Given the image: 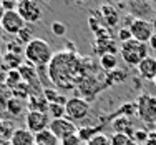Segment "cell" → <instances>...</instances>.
<instances>
[{
	"mask_svg": "<svg viewBox=\"0 0 156 145\" xmlns=\"http://www.w3.org/2000/svg\"><path fill=\"white\" fill-rule=\"evenodd\" d=\"M23 57L28 64H32L33 67H48L50 62L53 60L55 54L51 50L50 43L43 39H33L27 47H25Z\"/></svg>",
	"mask_w": 156,
	"mask_h": 145,
	"instance_id": "7a4b0ae2",
	"label": "cell"
},
{
	"mask_svg": "<svg viewBox=\"0 0 156 145\" xmlns=\"http://www.w3.org/2000/svg\"><path fill=\"white\" fill-rule=\"evenodd\" d=\"M80 70L81 69L78 65V57L75 55V52H60L50 62L48 75H50L51 84L62 88H72L75 82H78L76 79H80L76 75Z\"/></svg>",
	"mask_w": 156,
	"mask_h": 145,
	"instance_id": "6da1fadb",
	"label": "cell"
},
{
	"mask_svg": "<svg viewBox=\"0 0 156 145\" xmlns=\"http://www.w3.org/2000/svg\"><path fill=\"white\" fill-rule=\"evenodd\" d=\"M18 15L25 20V24H37L42 20V9L33 0H22L17 7Z\"/></svg>",
	"mask_w": 156,
	"mask_h": 145,
	"instance_id": "52a82bcc",
	"label": "cell"
},
{
	"mask_svg": "<svg viewBox=\"0 0 156 145\" xmlns=\"http://www.w3.org/2000/svg\"><path fill=\"white\" fill-rule=\"evenodd\" d=\"M15 125H13L12 120H0V139H7L10 140L15 132Z\"/></svg>",
	"mask_w": 156,
	"mask_h": 145,
	"instance_id": "44dd1931",
	"label": "cell"
},
{
	"mask_svg": "<svg viewBox=\"0 0 156 145\" xmlns=\"http://www.w3.org/2000/svg\"><path fill=\"white\" fill-rule=\"evenodd\" d=\"M98 133H101V128L100 127H81V128H78L76 135L83 143H88L95 135H98Z\"/></svg>",
	"mask_w": 156,
	"mask_h": 145,
	"instance_id": "ffe728a7",
	"label": "cell"
},
{
	"mask_svg": "<svg viewBox=\"0 0 156 145\" xmlns=\"http://www.w3.org/2000/svg\"><path fill=\"white\" fill-rule=\"evenodd\" d=\"M3 13H5V10H3V7H2V2H0V20H2Z\"/></svg>",
	"mask_w": 156,
	"mask_h": 145,
	"instance_id": "74e56055",
	"label": "cell"
},
{
	"mask_svg": "<svg viewBox=\"0 0 156 145\" xmlns=\"http://www.w3.org/2000/svg\"><path fill=\"white\" fill-rule=\"evenodd\" d=\"M33 39H35V37H33V33H32V28H30V27L22 28V30L18 32V35H17V42L20 43L22 47H27Z\"/></svg>",
	"mask_w": 156,
	"mask_h": 145,
	"instance_id": "7402d4cb",
	"label": "cell"
},
{
	"mask_svg": "<svg viewBox=\"0 0 156 145\" xmlns=\"http://www.w3.org/2000/svg\"><path fill=\"white\" fill-rule=\"evenodd\" d=\"M51 130V133H53L55 137H57L58 140H62L63 139H66V137H70V135H75V133L78 132V128H76V125H75V122H72V120H68V118H57V120H51L50 122V127H48Z\"/></svg>",
	"mask_w": 156,
	"mask_h": 145,
	"instance_id": "30bf717a",
	"label": "cell"
},
{
	"mask_svg": "<svg viewBox=\"0 0 156 145\" xmlns=\"http://www.w3.org/2000/svg\"><path fill=\"white\" fill-rule=\"evenodd\" d=\"M50 115L42 112H27L25 115V128H28L32 133H40L50 127Z\"/></svg>",
	"mask_w": 156,
	"mask_h": 145,
	"instance_id": "9c48e42d",
	"label": "cell"
},
{
	"mask_svg": "<svg viewBox=\"0 0 156 145\" xmlns=\"http://www.w3.org/2000/svg\"><path fill=\"white\" fill-rule=\"evenodd\" d=\"M151 24H153V32L156 33V18H154V20H153V22H151Z\"/></svg>",
	"mask_w": 156,
	"mask_h": 145,
	"instance_id": "f35d334b",
	"label": "cell"
},
{
	"mask_svg": "<svg viewBox=\"0 0 156 145\" xmlns=\"http://www.w3.org/2000/svg\"><path fill=\"white\" fill-rule=\"evenodd\" d=\"M28 112H42V113H48L50 103L47 102V99L43 95H30L27 103Z\"/></svg>",
	"mask_w": 156,
	"mask_h": 145,
	"instance_id": "4fadbf2b",
	"label": "cell"
},
{
	"mask_svg": "<svg viewBox=\"0 0 156 145\" xmlns=\"http://www.w3.org/2000/svg\"><path fill=\"white\" fill-rule=\"evenodd\" d=\"M35 143L37 145H60V140L51 133L50 128H47L35 135Z\"/></svg>",
	"mask_w": 156,
	"mask_h": 145,
	"instance_id": "2e32d148",
	"label": "cell"
},
{
	"mask_svg": "<svg viewBox=\"0 0 156 145\" xmlns=\"http://www.w3.org/2000/svg\"><path fill=\"white\" fill-rule=\"evenodd\" d=\"M81 143V140L78 139V135L75 133V135H70V137H66V139H63L60 145H80Z\"/></svg>",
	"mask_w": 156,
	"mask_h": 145,
	"instance_id": "d6a6232c",
	"label": "cell"
},
{
	"mask_svg": "<svg viewBox=\"0 0 156 145\" xmlns=\"http://www.w3.org/2000/svg\"><path fill=\"white\" fill-rule=\"evenodd\" d=\"M153 84H154V87H156V77H154V80H153Z\"/></svg>",
	"mask_w": 156,
	"mask_h": 145,
	"instance_id": "ab89813d",
	"label": "cell"
},
{
	"mask_svg": "<svg viewBox=\"0 0 156 145\" xmlns=\"http://www.w3.org/2000/svg\"><path fill=\"white\" fill-rule=\"evenodd\" d=\"M118 39L121 40V43H123V42H128V40H131L133 37H131V32H129V28H128V27L120 28V32H118Z\"/></svg>",
	"mask_w": 156,
	"mask_h": 145,
	"instance_id": "4dcf8cb0",
	"label": "cell"
},
{
	"mask_svg": "<svg viewBox=\"0 0 156 145\" xmlns=\"http://www.w3.org/2000/svg\"><path fill=\"white\" fill-rule=\"evenodd\" d=\"M136 115L144 124H156V97L148 92L141 94L136 102Z\"/></svg>",
	"mask_w": 156,
	"mask_h": 145,
	"instance_id": "277c9868",
	"label": "cell"
},
{
	"mask_svg": "<svg viewBox=\"0 0 156 145\" xmlns=\"http://www.w3.org/2000/svg\"><path fill=\"white\" fill-rule=\"evenodd\" d=\"M146 145H156V130H151L150 135H148Z\"/></svg>",
	"mask_w": 156,
	"mask_h": 145,
	"instance_id": "836d02e7",
	"label": "cell"
},
{
	"mask_svg": "<svg viewBox=\"0 0 156 145\" xmlns=\"http://www.w3.org/2000/svg\"><path fill=\"white\" fill-rule=\"evenodd\" d=\"M129 32H131V37L135 40H138L141 43H148L151 40V37L154 35L153 32V24L148 22L146 18H135L129 24Z\"/></svg>",
	"mask_w": 156,
	"mask_h": 145,
	"instance_id": "8992f818",
	"label": "cell"
},
{
	"mask_svg": "<svg viewBox=\"0 0 156 145\" xmlns=\"http://www.w3.org/2000/svg\"><path fill=\"white\" fill-rule=\"evenodd\" d=\"M48 115H50L51 120H57V118H65V117H66L65 105H58V103H50V109H48Z\"/></svg>",
	"mask_w": 156,
	"mask_h": 145,
	"instance_id": "cb8c5ba5",
	"label": "cell"
},
{
	"mask_svg": "<svg viewBox=\"0 0 156 145\" xmlns=\"http://www.w3.org/2000/svg\"><path fill=\"white\" fill-rule=\"evenodd\" d=\"M2 7H3L5 12H13V10H17L18 2H13V0H2Z\"/></svg>",
	"mask_w": 156,
	"mask_h": 145,
	"instance_id": "1f68e13d",
	"label": "cell"
},
{
	"mask_svg": "<svg viewBox=\"0 0 156 145\" xmlns=\"http://www.w3.org/2000/svg\"><path fill=\"white\" fill-rule=\"evenodd\" d=\"M148 47H150V48H153V50H156V33H154L153 37H151V40H150V42H148Z\"/></svg>",
	"mask_w": 156,
	"mask_h": 145,
	"instance_id": "e575fe53",
	"label": "cell"
},
{
	"mask_svg": "<svg viewBox=\"0 0 156 145\" xmlns=\"http://www.w3.org/2000/svg\"><path fill=\"white\" fill-rule=\"evenodd\" d=\"M12 145H35V133H32L28 128H20L18 127L13 132L12 139H10Z\"/></svg>",
	"mask_w": 156,
	"mask_h": 145,
	"instance_id": "7c38bea8",
	"label": "cell"
},
{
	"mask_svg": "<svg viewBox=\"0 0 156 145\" xmlns=\"http://www.w3.org/2000/svg\"><path fill=\"white\" fill-rule=\"evenodd\" d=\"M5 110H7V100L0 99V112H5Z\"/></svg>",
	"mask_w": 156,
	"mask_h": 145,
	"instance_id": "d590c367",
	"label": "cell"
},
{
	"mask_svg": "<svg viewBox=\"0 0 156 145\" xmlns=\"http://www.w3.org/2000/svg\"><path fill=\"white\" fill-rule=\"evenodd\" d=\"M106 80H108V84H110V85H113V84H121V82H125V80H126V73L123 72V70L116 69L115 72L106 73Z\"/></svg>",
	"mask_w": 156,
	"mask_h": 145,
	"instance_id": "484cf974",
	"label": "cell"
},
{
	"mask_svg": "<svg viewBox=\"0 0 156 145\" xmlns=\"http://www.w3.org/2000/svg\"><path fill=\"white\" fill-rule=\"evenodd\" d=\"M25 27H27V24H25L23 18L18 15L17 10H13V12H5L2 17V20H0V28L5 33H10V35H18V32Z\"/></svg>",
	"mask_w": 156,
	"mask_h": 145,
	"instance_id": "ba28073f",
	"label": "cell"
},
{
	"mask_svg": "<svg viewBox=\"0 0 156 145\" xmlns=\"http://www.w3.org/2000/svg\"><path fill=\"white\" fill-rule=\"evenodd\" d=\"M35 145H37V143H35Z\"/></svg>",
	"mask_w": 156,
	"mask_h": 145,
	"instance_id": "b9f144b4",
	"label": "cell"
},
{
	"mask_svg": "<svg viewBox=\"0 0 156 145\" xmlns=\"http://www.w3.org/2000/svg\"><path fill=\"white\" fill-rule=\"evenodd\" d=\"M111 145H133V140L126 133H113L111 135Z\"/></svg>",
	"mask_w": 156,
	"mask_h": 145,
	"instance_id": "83f0119b",
	"label": "cell"
},
{
	"mask_svg": "<svg viewBox=\"0 0 156 145\" xmlns=\"http://www.w3.org/2000/svg\"><path fill=\"white\" fill-rule=\"evenodd\" d=\"M120 52H121V58H123V62L126 65H129V67H138L143 58L150 57V55H148V52H150L148 43H141V42H138V40H135V39L121 43Z\"/></svg>",
	"mask_w": 156,
	"mask_h": 145,
	"instance_id": "3957f363",
	"label": "cell"
},
{
	"mask_svg": "<svg viewBox=\"0 0 156 145\" xmlns=\"http://www.w3.org/2000/svg\"><path fill=\"white\" fill-rule=\"evenodd\" d=\"M101 18H103V22H105L106 25H115L118 22V12H116V9H115L113 5H101Z\"/></svg>",
	"mask_w": 156,
	"mask_h": 145,
	"instance_id": "d6986e66",
	"label": "cell"
},
{
	"mask_svg": "<svg viewBox=\"0 0 156 145\" xmlns=\"http://www.w3.org/2000/svg\"><path fill=\"white\" fill-rule=\"evenodd\" d=\"M100 67L103 69V72L110 73V72H115L118 69V58L115 54H105L100 57Z\"/></svg>",
	"mask_w": 156,
	"mask_h": 145,
	"instance_id": "9a60e30c",
	"label": "cell"
},
{
	"mask_svg": "<svg viewBox=\"0 0 156 145\" xmlns=\"http://www.w3.org/2000/svg\"><path fill=\"white\" fill-rule=\"evenodd\" d=\"M116 115H121V117H126V118H129L131 115H136V103L129 102V103L121 105V109L115 113V117H116Z\"/></svg>",
	"mask_w": 156,
	"mask_h": 145,
	"instance_id": "4316f807",
	"label": "cell"
},
{
	"mask_svg": "<svg viewBox=\"0 0 156 145\" xmlns=\"http://www.w3.org/2000/svg\"><path fill=\"white\" fill-rule=\"evenodd\" d=\"M0 145H12V142L7 139H0Z\"/></svg>",
	"mask_w": 156,
	"mask_h": 145,
	"instance_id": "8d00e7d4",
	"label": "cell"
},
{
	"mask_svg": "<svg viewBox=\"0 0 156 145\" xmlns=\"http://www.w3.org/2000/svg\"><path fill=\"white\" fill-rule=\"evenodd\" d=\"M65 112H66V118L72 122L83 120L90 113V103L81 97H73V99H68V102H66Z\"/></svg>",
	"mask_w": 156,
	"mask_h": 145,
	"instance_id": "5b68a950",
	"label": "cell"
},
{
	"mask_svg": "<svg viewBox=\"0 0 156 145\" xmlns=\"http://www.w3.org/2000/svg\"><path fill=\"white\" fill-rule=\"evenodd\" d=\"M138 69V73H140V77L143 80H151L153 82L154 80V77H156V58L154 57H146V58H143L141 60V64L136 67Z\"/></svg>",
	"mask_w": 156,
	"mask_h": 145,
	"instance_id": "8fae6325",
	"label": "cell"
},
{
	"mask_svg": "<svg viewBox=\"0 0 156 145\" xmlns=\"http://www.w3.org/2000/svg\"><path fill=\"white\" fill-rule=\"evenodd\" d=\"M22 75H20V72L18 70H9L7 72V80H5V84H7V87L9 88H15L18 84H22Z\"/></svg>",
	"mask_w": 156,
	"mask_h": 145,
	"instance_id": "603a6c76",
	"label": "cell"
},
{
	"mask_svg": "<svg viewBox=\"0 0 156 145\" xmlns=\"http://www.w3.org/2000/svg\"><path fill=\"white\" fill-rule=\"evenodd\" d=\"M43 97L47 99L48 103H58V105H66V102H68V99H66L65 95H62L60 92L53 90V88H43Z\"/></svg>",
	"mask_w": 156,
	"mask_h": 145,
	"instance_id": "e0dca14e",
	"label": "cell"
},
{
	"mask_svg": "<svg viewBox=\"0 0 156 145\" xmlns=\"http://www.w3.org/2000/svg\"><path fill=\"white\" fill-rule=\"evenodd\" d=\"M148 135H150V130L135 128V132H133V135H131V140H133V143H136V145H146Z\"/></svg>",
	"mask_w": 156,
	"mask_h": 145,
	"instance_id": "d4e9b609",
	"label": "cell"
},
{
	"mask_svg": "<svg viewBox=\"0 0 156 145\" xmlns=\"http://www.w3.org/2000/svg\"><path fill=\"white\" fill-rule=\"evenodd\" d=\"M50 28H51V33L57 35V37H63L66 33V25L63 24V22H53Z\"/></svg>",
	"mask_w": 156,
	"mask_h": 145,
	"instance_id": "f546056e",
	"label": "cell"
},
{
	"mask_svg": "<svg viewBox=\"0 0 156 145\" xmlns=\"http://www.w3.org/2000/svg\"><path fill=\"white\" fill-rule=\"evenodd\" d=\"M113 128H115V133H126L128 137H131L133 132H135L131 118H126V117H118L113 122Z\"/></svg>",
	"mask_w": 156,
	"mask_h": 145,
	"instance_id": "5bb4252c",
	"label": "cell"
},
{
	"mask_svg": "<svg viewBox=\"0 0 156 145\" xmlns=\"http://www.w3.org/2000/svg\"><path fill=\"white\" fill-rule=\"evenodd\" d=\"M88 145H111V137H108L106 133H98L93 139L88 142Z\"/></svg>",
	"mask_w": 156,
	"mask_h": 145,
	"instance_id": "f1b7e54d",
	"label": "cell"
},
{
	"mask_svg": "<svg viewBox=\"0 0 156 145\" xmlns=\"http://www.w3.org/2000/svg\"><path fill=\"white\" fill-rule=\"evenodd\" d=\"M80 145H88V143H83V142H81V143H80Z\"/></svg>",
	"mask_w": 156,
	"mask_h": 145,
	"instance_id": "60d3db41",
	"label": "cell"
},
{
	"mask_svg": "<svg viewBox=\"0 0 156 145\" xmlns=\"http://www.w3.org/2000/svg\"><path fill=\"white\" fill-rule=\"evenodd\" d=\"M154 58H156V57H154Z\"/></svg>",
	"mask_w": 156,
	"mask_h": 145,
	"instance_id": "7bdbcfd3",
	"label": "cell"
},
{
	"mask_svg": "<svg viewBox=\"0 0 156 145\" xmlns=\"http://www.w3.org/2000/svg\"><path fill=\"white\" fill-rule=\"evenodd\" d=\"M25 107H27V103L20 99H15V97L7 100V112L12 115V117H18V115L23 112Z\"/></svg>",
	"mask_w": 156,
	"mask_h": 145,
	"instance_id": "ac0fdd59",
	"label": "cell"
}]
</instances>
